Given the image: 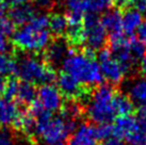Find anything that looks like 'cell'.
I'll return each instance as SVG.
<instances>
[{
  "instance_id": "obj_36",
  "label": "cell",
  "mask_w": 146,
  "mask_h": 145,
  "mask_svg": "<svg viewBox=\"0 0 146 145\" xmlns=\"http://www.w3.org/2000/svg\"><path fill=\"white\" fill-rule=\"evenodd\" d=\"M138 35L139 40L142 41L143 43L146 45V20L140 25V27L138 29Z\"/></svg>"
},
{
  "instance_id": "obj_6",
  "label": "cell",
  "mask_w": 146,
  "mask_h": 145,
  "mask_svg": "<svg viewBox=\"0 0 146 145\" xmlns=\"http://www.w3.org/2000/svg\"><path fill=\"white\" fill-rule=\"evenodd\" d=\"M82 25L84 29V43L86 44V48L94 51L100 50L105 46L107 40L106 29L100 23V19L95 13L90 12L83 17Z\"/></svg>"
},
{
  "instance_id": "obj_46",
  "label": "cell",
  "mask_w": 146,
  "mask_h": 145,
  "mask_svg": "<svg viewBox=\"0 0 146 145\" xmlns=\"http://www.w3.org/2000/svg\"><path fill=\"white\" fill-rule=\"evenodd\" d=\"M144 14H145V16H146V10H145V11H144Z\"/></svg>"
},
{
  "instance_id": "obj_24",
  "label": "cell",
  "mask_w": 146,
  "mask_h": 145,
  "mask_svg": "<svg viewBox=\"0 0 146 145\" xmlns=\"http://www.w3.org/2000/svg\"><path fill=\"white\" fill-rule=\"evenodd\" d=\"M0 33L5 36L14 33V23L7 16V10L3 4L0 5Z\"/></svg>"
},
{
  "instance_id": "obj_5",
  "label": "cell",
  "mask_w": 146,
  "mask_h": 145,
  "mask_svg": "<svg viewBox=\"0 0 146 145\" xmlns=\"http://www.w3.org/2000/svg\"><path fill=\"white\" fill-rule=\"evenodd\" d=\"M12 41L14 46L21 51L40 53L48 46L51 41V34L48 29L37 28L28 23L14 31Z\"/></svg>"
},
{
  "instance_id": "obj_27",
  "label": "cell",
  "mask_w": 146,
  "mask_h": 145,
  "mask_svg": "<svg viewBox=\"0 0 146 145\" xmlns=\"http://www.w3.org/2000/svg\"><path fill=\"white\" fill-rule=\"evenodd\" d=\"M114 3V0H90V12L92 13H102L108 11L112 4Z\"/></svg>"
},
{
  "instance_id": "obj_3",
  "label": "cell",
  "mask_w": 146,
  "mask_h": 145,
  "mask_svg": "<svg viewBox=\"0 0 146 145\" xmlns=\"http://www.w3.org/2000/svg\"><path fill=\"white\" fill-rule=\"evenodd\" d=\"M15 75L32 84H47L57 79L53 67L34 56L21 57L16 62Z\"/></svg>"
},
{
  "instance_id": "obj_20",
  "label": "cell",
  "mask_w": 146,
  "mask_h": 145,
  "mask_svg": "<svg viewBox=\"0 0 146 145\" xmlns=\"http://www.w3.org/2000/svg\"><path fill=\"white\" fill-rule=\"evenodd\" d=\"M113 107L115 110L116 115H130L133 111V104L129 99V97L123 94V93H116L113 97Z\"/></svg>"
},
{
  "instance_id": "obj_22",
  "label": "cell",
  "mask_w": 146,
  "mask_h": 145,
  "mask_svg": "<svg viewBox=\"0 0 146 145\" xmlns=\"http://www.w3.org/2000/svg\"><path fill=\"white\" fill-rule=\"evenodd\" d=\"M65 34H66V41L69 44L77 46L84 43V29L82 24L68 25Z\"/></svg>"
},
{
  "instance_id": "obj_42",
  "label": "cell",
  "mask_w": 146,
  "mask_h": 145,
  "mask_svg": "<svg viewBox=\"0 0 146 145\" xmlns=\"http://www.w3.org/2000/svg\"><path fill=\"white\" fill-rule=\"evenodd\" d=\"M5 84H7V81L4 80V78L2 76H0V93H2L4 91V88H5Z\"/></svg>"
},
{
  "instance_id": "obj_37",
  "label": "cell",
  "mask_w": 146,
  "mask_h": 145,
  "mask_svg": "<svg viewBox=\"0 0 146 145\" xmlns=\"http://www.w3.org/2000/svg\"><path fill=\"white\" fill-rule=\"evenodd\" d=\"M17 145H34V141H33L31 137H29L27 134H25L21 138H16Z\"/></svg>"
},
{
  "instance_id": "obj_15",
  "label": "cell",
  "mask_w": 146,
  "mask_h": 145,
  "mask_svg": "<svg viewBox=\"0 0 146 145\" xmlns=\"http://www.w3.org/2000/svg\"><path fill=\"white\" fill-rule=\"evenodd\" d=\"M34 8L30 4H18V5H13V8L9 12V17L12 20L14 25L17 26H23V25L28 24L32 17L35 14Z\"/></svg>"
},
{
  "instance_id": "obj_9",
  "label": "cell",
  "mask_w": 146,
  "mask_h": 145,
  "mask_svg": "<svg viewBox=\"0 0 146 145\" xmlns=\"http://www.w3.org/2000/svg\"><path fill=\"white\" fill-rule=\"evenodd\" d=\"M58 89L63 96L67 99H84L88 96L86 91L80 82H78L74 77L66 72H62L57 78Z\"/></svg>"
},
{
  "instance_id": "obj_44",
  "label": "cell",
  "mask_w": 146,
  "mask_h": 145,
  "mask_svg": "<svg viewBox=\"0 0 146 145\" xmlns=\"http://www.w3.org/2000/svg\"><path fill=\"white\" fill-rule=\"evenodd\" d=\"M4 0H0V5H2V3H3Z\"/></svg>"
},
{
  "instance_id": "obj_12",
  "label": "cell",
  "mask_w": 146,
  "mask_h": 145,
  "mask_svg": "<svg viewBox=\"0 0 146 145\" xmlns=\"http://www.w3.org/2000/svg\"><path fill=\"white\" fill-rule=\"evenodd\" d=\"M21 111L19 107L13 102L12 99L3 98L0 104V126L9 127L10 125H15L21 116Z\"/></svg>"
},
{
  "instance_id": "obj_34",
  "label": "cell",
  "mask_w": 146,
  "mask_h": 145,
  "mask_svg": "<svg viewBox=\"0 0 146 145\" xmlns=\"http://www.w3.org/2000/svg\"><path fill=\"white\" fill-rule=\"evenodd\" d=\"M137 123L139 130L143 133H146V114H138Z\"/></svg>"
},
{
  "instance_id": "obj_10",
  "label": "cell",
  "mask_w": 146,
  "mask_h": 145,
  "mask_svg": "<svg viewBox=\"0 0 146 145\" xmlns=\"http://www.w3.org/2000/svg\"><path fill=\"white\" fill-rule=\"evenodd\" d=\"M68 43L67 41L62 39H57L53 42H50L48 46L45 48L44 51V60L51 67L58 66L62 64V62L69 53Z\"/></svg>"
},
{
  "instance_id": "obj_18",
  "label": "cell",
  "mask_w": 146,
  "mask_h": 145,
  "mask_svg": "<svg viewBox=\"0 0 146 145\" xmlns=\"http://www.w3.org/2000/svg\"><path fill=\"white\" fill-rule=\"evenodd\" d=\"M122 13L119 10H108L100 18V23L106 30L110 32H118L122 30Z\"/></svg>"
},
{
  "instance_id": "obj_29",
  "label": "cell",
  "mask_w": 146,
  "mask_h": 145,
  "mask_svg": "<svg viewBox=\"0 0 146 145\" xmlns=\"http://www.w3.org/2000/svg\"><path fill=\"white\" fill-rule=\"evenodd\" d=\"M96 134L98 140H105L113 134V126L110 125V123L99 124V126L96 128Z\"/></svg>"
},
{
  "instance_id": "obj_8",
  "label": "cell",
  "mask_w": 146,
  "mask_h": 145,
  "mask_svg": "<svg viewBox=\"0 0 146 145\" xmlns=\"http://www.w3.org/2000/svg\"><path fill=\"white\" fill-rule=\"evenodd\" d=\"M37 102L48 112L59 111L63 106V95L57 86L51 83L42 84L37 91Z\"/></svg>"
},
{
  "instance_id": "obj_45",
  "label": "cell",
  "mask_w": 146,
  "mask_h": 145,
  "mask_svg": "<svg viewBox=\"0 0 146 145\" xmlns=\"http://www.w3.org/2000/svg\"><path fill=\"white\" fill-rule=\"evenodd\" d=\"M135 145H146V143H144V144H135Z\"/></svg>"
},
{
  "instance_id": "obj_40",
  "label": "cell",
  "mask_w": 146,
  "mask_h": 145,
  "mask_svg": "<svg viewBox=\"0 0 146 145\" xmlns=\"http://www.w3.org/2000/svg\"><path fill=\"white\" fill-rule=\"evenodd\" d=\"M140 72H141V75L146 78V55L141 59V63H140Z\"/></svg>"
},
{
  "instance_id": "obj_13",
  "label": "cell",
  "mask_w": 146,
  "mask_h": 145,
  "mask_svg": "<svg viewBox=\"0 0 146 145\" xmlns=\"http://www.w3.org/2000/svg\"><path fill=\"white\" fill-rule=\"evenodd\" d=\"M127 96L132 104L139 106H146V78H135L129 82L127 86Z\"/></svg>"
},
{
  "instance_id": "obj_16",
  "label": "cell",
  "mask_w": 146,
  "mask_h": 145,
  "mask_svg": "<svg viewBox=\"0 0 146 145\" xmlns=\"http://www.w3.org/2000/svg\"><path fill=\"white\" fill-rule=\"evenodd\" d=\"M62 115L61 116L64 118L66 122H68L69 124L77 127L78 121L81 118L83 108L80 102L76 101L75 99H69L64 106H62Z\"/></svg>"
},
{
  "instance_id": "obj_26",
  "label": "cell",
  "mask_w": 146,
  "mask_h": 145,
  "mask_svg": "<svg viewBox=\"0 0 146 145\" xmlns=\"http://www.w3.org/2000/svg\"><path fill=\"white\" fill-rule=\"evenodd\" d=\"M129 47H130V51L132 53V56H133V58L137 61H139L140 59H142L143 57L146 55V45L143 43L142 41L131 39V40H130Z\"/></svg>"
},
{
  "instance_id": "obj_17",
  "label": "cell",
  "mask_w": 146,
  "mask_h": 145,
  "mask_svg": "<svg viewBox=\"0 0 146 145\" xmlns=\"http://www.w3.org/2000/svg\"><path fill=\"white\" fill-rule=\"evenodd\" d=\"M142 24V15L135 9L126 11L122 16V29L127 35H132Z\"/></svg>"
},
{
  "instance_id": "obj_7",
  "label": "cell",
  "mask_w": 146,
  "mask_h": 145,
  "mask_svg": "<svg viewBox=\"0 0 146 145\" xmlns=\"http://www.w3.org/2000/svg\"><path fill=\"white\" fill-rule=\"evenodd\" d=\"M98 60L100 62V71L102 77L112 84H119L128 71L124 65L118 62L114 57H112V53L110 49H100L98 53Z\"/></svg>"
},
{
  "instance_id": "obj_25",
  "label": "cell",
  "mask_w": 146,
  "mask_h": 145,
  "mask_svg": "<svg viewBox=\"0 0 146 145\" xmlns=\"http://www.w3.org/2000/svg\"><path fill=\"white\" fill-rule=\"evenodd\" d=\"M64 3L70 12L83 14L90 10V0H64Z\"/></svg>"
},
{
  "instance_id": "obj_38",
  "label": "cell",
  "mask_w": 146,
  "mask_h": 145,
  "mask_svg": "<svg viewBox=\"0 0 146 145\" xmlns=\"http://www.w3.org/2000/svg\"><path fill=\"white\" fill-rule=\"evenodd\" d=\"M9 49V43L5 35H3L2 33H0V53H5Z\"/></svg>"
},
{
  "instance_id": "obj_30",
  "label": "cell",
  "mask_w": 146,
  "mask_h": 145,
  "mask_svg": "<svg viewBox=\"0 0 146 145\" xmlns=\"http://www.w3.org/2000/svg\"><path fill=\"white\" fill-rule=\"evenodd\" d=\"M18 84H19V82H17L16 80H13V79H11L10 81L7 82L3 91L5 98H8V99H15L16 98Z\"/></svg>"
},
{
  "instance_id": "obj_35",
  "label": "cell",
  "mask_w": 146,
  "mask_h": 145,
  "mask_svg": "<svg viewBox=\"0 0 146 145\" xmlns=\"http://www.w3.org/2000/svg\"><path fill=\"white\" fill-rule=\"evenodd\" d=\"M131 7H133L139 12H144L146 10V0H132Z\"/></svg>"
},
{
  "instance_id": "obj_28",
  "label": "cell",
  "mask_w": 146,
  "mask_h": 145,
  "mask_svg": "<svg viewBox=\"0 0 146 145\" xmlns=\"http://www.w3.org/2000/svg\"><path fill=\"white\" fill-rule=\"evenodd\" d=\"M0 145H17L16 137L7 127L0 128Z\"/></svg>"
},
{
  "instance_id": "obj_41",
  "label": "cell",
  "mask_w": 146,
  "mask_h": 145,
  "mask_svg": "<svg viewBox=\"0 0 146 145\" xmlns=\"http://www.w3.org/2000/svg\"><path fill=\"white\" fill-rule=\"evenodd\" d=\"M7 4H10V5H18V4H23L26 3L27 0H5Z\"/></svg>"
},
{
  "instance_id": "obj_23",
  "label": "cell",
  "mask_w": 146,
  "mask_h": 145,
  "mask_svg": "<svg viewBox=\"0 0 146 145\" xmlns=\"http://www.w3.org/2000/svg\"><path fill=\"white\" fill-rule=\"evenodd\" d=\"M16 74V62L5 53H0V76Z\"/></svg>"
},
{
  "instance_id": "obj_33",
  "label": "cell",
  "mask_w": 146,
  "mask_h": 145,
  "mask_svg": "<svg viewBox=\"0 0 146 145\" xmlns=\"http://www.w3.org/2000/svg\"><path fill=\"white\" fill-rule=\"evenodd\" d=\"M100 145H125V144H124L122 139L113 136V137H109L107 138V139H105V140H102Z\"/></svg>"
},
{
  "instance_id": "obj_2",
  "label": "cell",
  "mask_w": 146,
  "mask_h": 145,
  "mask_svg": "<svg viewBox=\"0 0 146 145\" xmlns=\"http://www.w3.org/2000/svg\"><path fill=\"white\" fill-rule=\"evenodd\" d=\"M115 94L113 85L99 84L85 102V113L90 121L96 124H106L113 121L116 113L113 107Z\"/></svg>"
},
{
  "instance_id": "obj_4",
  "label": "cell",
  "mask_w": 146,
  "mask_h": 145,
  "mask_svg": "<svg viewBox=\"0 0 146 145\" xmlns=\"http://www.w3.org/2000/svg\"><path fill=\"white\" fill-rule=\"evenodd\" d=\"M35 120V136H38L47 144L62 142L76 128L75 126L65 121L62 116L52 117L50 112L46 110H44L40 115H37Z\"/></svg>"
},
{
  "instance_id": "obj_21",
  "label": "cell",
  "mask_w": 146,
  "mask_h": 145,
  "mask_svg": "<svg viewBox=\"0 0 146 145\" xmlns=\"http://www.w3.org/2000/svg\"><path fill=\"white\" fill-rule=\"evenodd\" d=\"M67 26H68V21H67L66 16L62 15L60 13L52 14L49 17L48 28L49 31L52 33L53 35L58 36V37L63 35L67 29Z\"/></svg>"
},
{
  "instance_id": "obj_31",
  "label": "cell",
  "mask_w": 146,
  "mask_h": 145,
  "mask_svg": "<svg viewBox=\"0 0 146 145\" xmlns=\"http://www.w3.org/2000/svg\"><path fill=\"white\" fill-rule=\"evenodd\" d=\"M126 141L131 145L144 144V143H146V133H143L140 130H138V131L131 133L130 136L126 138Z\"/></svg>"
},
{
  "instance_id": "obj_11",
  "label": "cell",
  "mask_w": 146,
  "mask_h": 145,
  "mask_svg": "<svg viewBox=\"0 0 146 145\" xmlns=\"http://www.w3.org/2000/svg\"><path fill=\"white\" fill-rule=\"evenodd\" d=\"M97 141L96 128L83 123L74 129L67 140V145H96Z\"/></svg>"
},
{
  "instance_id": "obj_32",
  "label": "cell",
  "mask_w": 146,
  "mask_h": 145,
  "mask_svg": "<svg viewBox=\"0 0 146 145\" xmlns=\"http://www.w3.org/2000/svg\"><path fill=\"white\" fill-rule=\"evenodd\" d=\"M34 2L38 8L49 10L53 8V5L56 3V0H34Z\"/></svg>"
},
{
  "instance_id": "obj_19",
  "label": "cell",
  "mask_w": 146,
  "mask_h": 145,
  "mask_svg": "<svg viewBox=\"0 0 146 145\" xmlns=\"http://www.w3.org/2000/svg\"><path fill=\"white\" fill-rule=\"evenodd\" d=\"M37 96V92L34 84L30 82H19L18 84V90H17L16 98L18 102L23 105H31L33 101L35 100Z\"/></svg>"
},
{
  "instance_id": "obj_1",
  "label": "cell",
  "mask_w": 146,
  "mask_h": 145,
  "mask_svg": "<svg viewBox=\"0 0 146 145\" xmlns=\"http://www.w3.org/2000/svg\"><path fill=\"white\" fill-rule=\"evenodd\" d=\"M94 50L86 48L83 53L69 51L62 62L64 72L74 77L82 85L93 86L100 84L102 74L100 66L94 60Z\"/></svg>"
},
{
  "instance_id": "obj_39",
  "label": "cell",
  "mask_w": 146,
  "mask_h": 145,
  "mask_svg": "<svg viewBox=\"0 0 146 145\" xmlns=\"http://www.w3.org/2000/svg\"><path fill=\"white\" fill-rule=\"evenodd\" d=\"M114 3L118 9H128L131 7L132 0H114Z\"/></svg>"
},
{
  "instance_id": "obj_43",
  "label": "cell",
  "mask_w": 146,
  "mask_h": 145,
  "mask_svg": "<svg viewBox=\"0 0 146 145\" xmlns=\"http://www.w3.org/2000/svg\"><path fill=\"white\" fill-rule=\"evenodd\" d=\"M48 145H63L62 142H59V143H53V144H48Z\"/></svg>"
},
{
  "instance_id": "obj_14",
  "label": "cell",
  "mask_w": 146,
  "mask_h": 145,
  "mask_svg": "<svg viewBox=\"0 0 146 145\" xmlns=\"http://www.w3.org/2000/svg\"><path fill=\"white\" fill-rule=\"evenodd\" d=\"M139 130L137 118L131 115H124L118 117L113 125V136L123 139Z\"/></svg>"
}]
</instances>
